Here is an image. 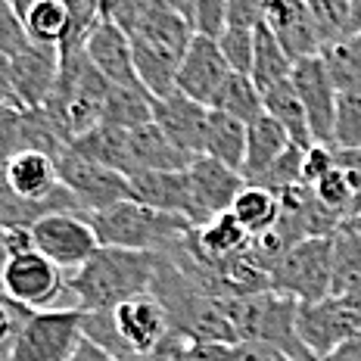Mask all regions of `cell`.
Returning a JSON list of instances; mask_svg holds the SVG:
<instances>
[{"label": "cell", "instance_id": "obj_1", "mask_svg": "<svg viewBox=\"0 0 361 361\" xmlns=\"http://www.w3.org/2000/svg\"><path fill=\"white\" fill-rule=\"evenodd\" d=\"M156 255L100 246L78 271L69 274V290L78 312H112L125 299L147 293L153 283Z\"/></svg>", "mask_w": 361, "mask_h": 361}, {"label": "cell", "instance_id": "obj_2", "mask_svg": "<svg viewBox=\"0 0 361 361\" xmlns=\"http://www.w3.org/2000/svg\"><path fill=\"white\" fill-rule=\"evenodd\" d=\"M109 90L112 85L90 66V59L81 50V54L63 59L59 78L50 97L44 100L41 112L50 118L59 137L72 144L103 122V106H106Z\"/></svg>", "mask_w": 361, "mask_h": 361}, {"label": "cell", "instance_id": "obj_3", "mask_svg": "<svg viewBox=\"0 0 361 361\" xmlns=\"http://www.w3.org/2000/svg\"><path fill=\"white\" fill-rule=\"evenodd\" d=\"M87 218L100 246H118V250L153 252V255L171 252L193 231V224L184 221V218L156 212V209L134 200H122L109 209L90 212Z\"/></svg>", "mask_w": 361, "mask_h": 361}, {"label": "cell", "instance_id": "obj_4", "mask_svg": "<svg viewBox=\"0 0 361 361\" xmlns=\"http://www.w3.org/2000/svg\"><path fill=\"white\" fill-rule=\"evenodd\" d=\"M224 312H228L240 343L271 345V349H281L299 361H314L296 330L299 302L287 293L262 290L250 293V296H231L224 299Z\"/></svg>", "mask_w": 361, "mask_h": 361}, {"label": "cell", "instance_id": "obj_5", "mask_svg": "<svg viewBox=\"0 0 361 361\" xmlns=\"http://www.w3.org/2000/svg\"><path fill=\"white\" fill-rule=\"evenodd\" d=\"M0 290L13 299V302L25 305L28 312H54V308H75L69 274L56 268L47 255L37 250L19 252L6 262Z\"/></svg>", "mask_w": 361, "mask_h": 361}, {"label": "cell", "instance_id": "obj_6", "mask_svg": "<svg viewBox=\"0 0 361 361\" xmlns=\"http://www.w3.org/2000/svg\"><path fill=\"white\" fill-rule=\"evenodd\" d=\"M334 287V237H305L293 243L274 268L271 290L296 302H321Z\"/></svg>", "mask_w": 361, "mask_h": 361}, {"label": "cell", "instance_id": "obj_7", "mask_svg": "<svg viewBox=\"0 0 361 361\" xmlns=\"http://www.w3.org/2000/svg\"><path fill=\"white\" fill-rule=\"evenodd\" d=\"M81 343H85V334H81L78 308L32 312L6 361H72Z\"/></svg>", "mask_w": 361, "mask_h": 361}, {"label": "cell", "instance_id": "obj_8", "mask_svg": "<svg viewBox=\"0 0 361 361\" xmlns=\"http://www.w3.org/2000/svg\"><path fill=\"white\" fill-rule=\"evenodd\" d=\"M109 321H112V330H116V358L122 361L147 355L165 336L175 334L165 305L149 290L116 305L109 312Z\"/></svg>", "mask_w": 361, "mask_h": 361}, {"label": "cell", "instance_id": "obj_9", "mask_svg": "<svg viewBox=\"0 0 361 361\" xmlns=\"http://www.w3.org/2000/svg\"><path fill=\"white\" fill-rule=\"evenodd\" d=\"M56 159V175L59 184L78 200L81 212H100V209H109L122 200H131V190H128V178L118 175L112 169H103V165L85 159L81 153H75L72 147H63L54 156Z\"/></svg>", "mask_w": 361, "mask_h": 361}, {"label": "cell", "instance_id": "obj_10", "mask_svg": "<svg viewBox=\"0 0 361 361\" xmlns=\"http://www.w3.org/2000/svg\"><path fill=\"white\" fill-rule=\"evenodd\" d=\"M32 240L35 250L47 255L56 268H63L66 274L78 271L85 262L100 250L90 218L85 212H54L44 215L32 224Z\"/></svg>", "mask_w": 361, "mask_h": 361}, {"label": "cell", "instance_id": "obj_11", "mask_svg": "<svg viewBox=\"0 0 361 361\" xmlns=\"http://www.w3.org/2000/svg\"><path fill=\"white\" fill-rule=\"evenodd\" d=\"M361 327V314L345 296H327L321 302H299L296 330L314 361L327 358Z\"/></svg>", "mask_w": 361, "mask_h": 361}, {"label": "cell", "instance_id": "obj_12", "mask_svg": "<svg viewBox=\"0 0 361 361\" xmlns=\"http://www.w3.org/2000/svg\"><path fill=\"white\" fill-rule=\"evenodd\" d=\"M290 85L296 90L299 103H302L308 128H312V140L314 144L334 147V109H336V85L327 75L324 59L308 56L293 63L290 69Z\"/></svg>", "mask_w": 361, "mask_h": 361}, {"label": "cell", "instance_id": "obj_13", "mask_svg": "<svg viewBox=\"0 0 361 361\" xmlns=\"http://www.w3.org/2000/svg\"><path fill=\"white\" fill-rule=\"evenodd\" d=\"M259 4L262 22L274 32L277 44L293 63L318 56L324 50V37H321L318 22H314L305 0H259Z\"/></svg>", "mask_w": 361, "mask_h": 361}, {"label": "cell", "instance_id": "obj_14", "mask_svg": "<svg viewBox=\"0 0 361 361\" xmlns=\"http://www.w3.org/2000/svg\"><path fill=\"white\" fill-rule=\"evenodd\" d=\"M231 75V66L224 63V54L218 47V41L212 37L193 35L190 47L184 50L175 75V90H180L184 97L209 106V100L215 97V90L221 87V81Z\"/></svg>", "mask_w": 361, "mask_h": 361}, {"label": "cell", "instance_id": "obj_15", "mask_svg": "<svg viewBox=\"0 0 361 361\" xmlns=\"http://www.w3.org/2000/svg\"><path fill=\"white\" fill-rule=\"evenodd\" d=\"M187 178H190L193 206H197V228L206 224L209 218L231 212L237 193L246 187L240 171L209 159V156H197V159L187 165Z\"/></svg>", "mask_w": 361, "mask_h": 361}, {"label": "cell", "instance_id": "obj_16", "mask_svg": "<svg viewBox=\"0 0 361 361\" xmlns=\"http://www.w3.org/2000/svg\"><path fill=\"white\" fill-rule=\"evenodd\" d=\"M209 106L184 97L180 90H171L165 97H153V122L159 131L190 159L202 156V134H206Z\"/></svg>", "mask_w": 361, "mask_h": 361}, {"label": "cell", "instance_id": "obj_17", "mask_svg": "<svg viewBox=\"0 0 361 361\" xmlns=\"http://www.w3.org/2000/svg\"><path fill=\"white\" fill-rule=\"evenodd\" d=\"M128 190L134 202L156 209L165 215H178L197 228V206H193L190 178L184 171H137L128 178Z\"/></svg>", "mask_w": 361, "mask_h": 361}, {"label": "cell", "instance_id": "obj_18", "mask_svg": "<svg viewBox=\"0 0 361 361\" xmlns=\"http://www.w3.org/2000/svg\"><path fill=\"white\" fill-rule=\"evenodd\" d=\"M59 50L44 44H28L19 56L10 59L13 87H16L19 109H41L59 78Z\"/></svg>", "mask_w": 361, "mask_h": 361}, {"label": "cell", "instance_id": "obj_19", "mask_svg": "<svg viewBox=\"0 0 361 361\" xmlns=\"http://www.w3.org/2000/svg\"><path fill=\"white\" fill-rule=\"evenodd\" d=\"M85 56L112 87H140L137 72H134L131 37L116 22H97V28L85 41Z\"/></svg>", "mask_w": 361, "mask_h": 361}, {"label": "cell", "instance_id": "obj_20", "mask_svg": "<svg viewBox=\"0 0 361 361\" xmlns=\"http://www.w3.org/2000/svg\"><path fill=\"white\" fill-rule=\"evenodd\" d=\"M128 37H131V44L149 47V50H156V54L171 56L180 63L184 50L190 47V41H193V25L184 16H178V13L149 4L147 13L140 16V22L128 32Z\"/></svg>", "mask_w": 361, "mask_h": 361}, {"label": "cell", "instance_id": "obj_21", "mask_svg": "<svg viewBox=\"0 0 361 361\" xmlns=\"http://www.w3.org/2000/svg\"><path fill=\"white\" fill-rule=\"evenodd\" d=\"M4 175L6 184L13 187V193L25 202H50L63 193V184H59L56 175V159L47 153H37V149H25V153L13 156L4 165Z\"/></svg>", "mask_w": 361, "mask_h": 361}, {"label": "cell", "instance_id": "obj_22", "mask_svg": "<svg viewBox=\"0 0 361 361\" xmlns=\"http://www.w3.org/2000/svg\"><path fill=\"white\" fill-rule=\"evenodd\" d=\"M293 147V140L287 137L281 125L271 116H259L246 131V159H243V175L246 184H262L265 175L274 169V162Z\"/></svg>", "mask_w": 361, "mask_h": 361}, {"label": "cell", "instance_id": "obj_23", "mask_svg": "<svg viewBox=\"0 0 361 361\" xmlns=\"http://www.w3.org/2000/svg\"><path fill=\"white\" fill-rule=\"evenodd\" d=\"M250 240H252L250 231H246L231 212H221V215L209 218L206 224H200V228L190 231L193 250H197L202 259H206L209 265H215V268L243 252L246 246H250Z\"/></svg>", "mask_w": 361, "mask_h": 361}, {"label": "cell", "instance_id": "obj_24", "mask_svg": "<svg viewBox=\"0 0 361 361\" xmlns=\"http://www.w3.org/2000/svg\"><path fill=\"white\" fill-rule=\"evenodd\" d=\"M75 153H81L85 159L103 165V169H112L118 175L131 178L134 175V159H131V131H122V128L112 125H97L90 128L87 134H81L78 140L69 144Z\"/></svg>", "mask_w": 361, "mask_h": 361}, {"label": "cell", "instance_id": "obj_25", "mask_svg": "<svg viewBox=\"0 0 361 361\" xmlns=\"http://www.w3.org/2000/svg\"><path fill=\"white\" fill-rule=\"evenodd\" d=\"M131 159L137 171H184L193 159L171 144L156 122H147L131 131Z\"/></svg>", "mask_w": 361, "mask_h": 361}, {"label": "cell", "instance_id": "obj_26", "mask_svg": "<svg viewBox=\"0 0 361 361\" xmlns=\"http://www.w3.org/2000/svg\"><path fill=\"white\" fill-rule=\"evenodd\" d=\"M246 131H250V125H243L240 118L209 109L206 134H202V156L240 171L246 159Z\"/></svg>", "mask_w": 361, "mask_h": 361}, {"label": "cell", "instance_id": "obj_27", "mask_svg": "<svg viewBox=\"0 0 361 361\" xmlns=\"http://www.w3.org/2000/svg\"><path fill=\"white\" fill-rule=\"evenodd\" d=\"M262 106H265V116L274 118L296 147L308 149L314 144L312 128H308V116H305L302 103H299L296 90H293V85H290V78L281 81V85H274L271 90H265V94H262Z\"/></svg>", "mask_w": 361, "mask_h": 361}, {"label": "cell", "instance_id": "obj_28", "mask_svg": "<svg viewBox=\"0 0 361 361\" xmlns=\"http://www.w3.org/2000/svg\"><path fill=\"white\" fill-rule=\"evenodd\" d=\"M290 69H293V59L283 54V47L277 44L274 32L265 25V22H259L255 25V44H252V69H250V78L252 85L265 94L274 85H281V81L290 78Z\"/></svg>", "mask_w": 361, "mask_h": 361}, {"label": "cell", "instance_id": "obj_29", "mask_svg": "<svg viewBox=\"0 0 361 361\" xmlns=\"http://www.w3.org/2000/svg\"><path fill=\"white\" fill-rule=\"evenodd\" d=\"M231 215L250 231V237H259L271 231L281 218V193L271 190V187L262 184H246L243 190L237 193L234 206H231Z\"/></svg>", "mask_w": 361, "mask_h": 361}, {"label": "cell", "instance_id": "obj_30", "mask_svg": "<svg viewBox=\"0 0 361 361\" xmlns=\"http://www.w3.org/2000/svg\"><path fill=\"white\" fill-rule=\"evenodd\" d=\"M209 109L224 112V116H234L243 125H252L259 116H265L262 90L252 85L250 75H240V72H231L228 78L221 81V87H218L215 97L209 100Z\"/></svg>", "mask_w": 361, "mask_h": 361}, {"label": "cell", "instance_id": "obj_31", "mask_svg": "<svg viewBox=\"0 0 361 361\" xmlns=\"http://www.w3.org/2000/svg\"><path fill=\"white\" fill-rule=\"evenodd\" d=\"M153 122V97L144 87H112L103 106V125L134 131V128Z\"/></svg>", "mask_w": 361, "mask_h": 361}, {"label": "cell", "instance_id": "obj_32", "mask_svg": "<svg viewBox=\"0 0 361 361\" xmlns=\"http://www.w3.org/2000/svg\"><path fill=\"white\" fill-rule=\"evenodd\" d=\"M361 287V240L345 228H336L334 234V287L330 296H345V293Z\"/></svg>", "mask_w": 361, "mask_h": 361}, {"label": "cell", "instance_id": "obj_33", "mask_svg": "<svg viewBox=\"0 0 361 361\" xmlns=\"http://www.w3.org/2000/svg\"><path fill=\"white\" fill-rule=\"evenodd\" d=\"M334 147L336 149H358L361 147V81L336 90Z\"/></svg>", "mask_w": 361, "mask_h": 361}, {"label": "cell", "instance_id": "obj_34", "mask_svg": "<svg viewBox=\"0 0 361 361\" xmlns=\"http://www.w3.org/2000/svg\"><path fill=\"white\" fill-rule=\"evenodd\" d=\"M321 59H324L327 75L334 78L336 90L358 85L361 81V35H345L340 41L327 44L321 50Z\"/></svg>", "mask_w": 361, "mask_h": 361}, {"label": "cell", "instance_id": "obj_35", "mask_svg": "<svg viewBox=\"0 0 361 361\" xmlns=\"http://www.w3.org/2000/svg\"><path fill=\"white\" fill-rule=\"evenodd\" d=\"M66 6V37L59 44V59L66 56H75L85 50V41L87 35L97 28L100 22V4L97 0H63Z\"/></svg>", "mask_w": 361, "mask_h": 361}, {"label": "cell", "instance_id": "obj_36", "mask_svg": "<svg viewBox=\"0 0 361 361\" xmlns=\"http://www.w3.org/2000/svg\"><path fill=\"white\" fill-rule=\"evenodd\" d=\"M314 190V200L321 202V206L327 209V212H334L340 221L352 215V202H355V190H352V184L345 180V175L340 169H330L324 178L318 180V184L312 187Z\"/></svg>", "mask_w": 361, "mask_h": 361}, {"label": "cell", "instance_id": "obj_37", "mask_svg": "<svg viewBox=\"0 0 361 361\" xmlns=\"http://www.w3.org/2000/svg\"><path fill=\"white\" fill-rule=\"evenodd\" d=\"M252 44H255V28H224V35L218 37V47L224 54V63L231 66V72L250 75L252 69Z\"/></svg>", "mask_w": 361, "mask_h": 361}, {"label": "cell", "instance_id": "obj_38", "mask_svg": "<svg viewBox=\"0 0 361 361\" xmlns=\"http://www.w3.org/2000/svg\"><path fill=\"white\" fill-rule=\"evenodd\" d=\"M28 318H32V312H28L25 305L13 302V299L6 296L4 290H0V361L10 358L13 343H16L19 330L25 327Z\"/></svg>", "mask_w": 361, "mask_h": 361}, {"label": "cell", "instance_id": "obj_39", "mask_svg": "<svg viewBox=\"0 0 361 361\" xmlns=\"http://www.w3.org/2000/svg\"><path fill=\"white\" fill-rule=\"evenodd\" d=\"M190 25H193V35L218 41L224 35V28H228V4L224 0H197Z\"/></svg>", "mask_w": 361, "mask_h": 361}, {"label": "cell", "instance_id": "obj_40", "mask_svg": "<svg viewBox=\"0 0 361 361\" xmlns=\"http://www.w3.org/2000/svg\"><path fill=\"white\" fill-rule=\"evenodd\" d=\"M28 44H32V37H28L25 25H22L19 13L13 10V4L0 0V54L13 59V56H19Z\"/></svg>", "mask_w": 361, "mask_h": 361}, {"label": "cell", "instance_id": "obj_41", "mask_svg": "<svg viewBox=\"0 0 361 361\" xmlns=\"http://www.w3.org/2000/svg\"><path fill=\"white\" fill-rule=\"evenodd\" d=\"M330 169H336L334 162V147H324V144H312L302 156V184L305 187H314L321 178L327 175Z\"/></svg>", "mask_w": 361, "mask_h": 361}, {"label": "cell", "instance_id": "obj_42", "mask_svg": "<svg viewBox=\"0 0 361 361\" xmlns=\"http://www.w3.org/2000/svg\"><path fill=\"white\" fill-rule=\"evenodd\" d=\"M190 343L193 340H187V336L171 334V336H165V340L156 345L153 352H147V355H137V358H131V361H187V355H190Z\"/></svg>", "mask_w": 361, "mask_h": 361}, {"label": "cell", "instance_id": "obj_43", "mask_svg": "<svg viewBox=\"0 0 361 361\" xmlns=\"http://www.w3.org/2000/svg\"><path fill=\"white\" fill-rule=\"evenodd\" d=\"M228 4V28H252L262 22L259 0H224Z\"/></svg>", "mask_w": 361, "mask_h": 361}, {"label": "cell", "instance_id": "obj_44", "mask_svg": "<svg viewBox=\"0 0 361 361\" xmlns=\"http://www.w3.org/2000/svg\"><path fill=\"white\" fill-rule=\"evenodd\" d=\"M231 361H299V358H293L281 349H271V345L237 343V345H231Z\"/></svg>", "mask_w": 361, "mask_h": 361}, {"label": "cell", "instance_id": "obj_45", "mask_svg": "<svg viewBox=\"0 0 361 361\" xmlns=\"http://www.w3.org/2000/svg\"><path fill=\"white\" fill-rule=\"evenodd\" d=\"M334 162L336 169L345 175V180L352 184V190H355V197L361 193V147L358 149H336L334 147Z\"/></svg>", "mask_w": 361, "mask_h": 361}, {"label": "cell", "instance_id": "obj_46", "mask_svg": "<svg viewBox=\"0 0 361 361\" xmlns=\"http://www.w3.org/2000/svg\"><path fill=\"white\" fill-rule=\"evenodd\" d=\"M0 106H6V109H19L16 87H13L10 56H4V54H0Z\"/></svg>", "mask_w": 361, "mask_h": 361}, {"label": "cell", "instance_id": "obj_47", "mask_svg": "<svg viewBox=\"0 0 361 361\" xmlns=\"http://www.w3.org/2000/svg\"><path fill=\"white\" fill-rule=\"evenodd\" d=\"M321 361H361V327L343 345H336V349L330 352L327 358H321Z\"/></svg>", "mask_w": 361, "mask_h": 361}, {"label": "cell", "instance_id": "obj_48", "mask_svg": "<svg viewBox=\"0 0 361 361\" xmlns=\"http://www.w3.org/2000/svg\"><path fill=\"white\" fill-rule=\"evenodd\" d=\"M72 361H122V358H116V355H109V352H103L100 345H94V343H81L78 345V352L72 355Z\"/></svg>", "mask_w": 361, "mask_h": 361}, {"label": "cell", "instance_id": "obj_49", "mask_svg": "<svg viewBox=\"0 0 361 361\" xmlns=\"http://www.w3.org/2000/svg\"><path fill=\"white\" fill-rule=\"evenodd\" d=\"M345 35H361V0H349V22Z\"/></svg>", "mask_w": 361, "mask_h": 361}, {"label": "cell", "instance_id": "obj_50", "mask_svg": "<svg viewBox=\"0 0 361 361\" xmlns=\"http://www.w3.org/2000/svg\"><path fill=\"white\" fill-rule=\"evenodd\" d=\"M340 228H345V231H352V234H355V237L361 240V215H349V218H345V221L340 224Z\"/></svg>", "mask_w": 361, "mask_h": 361}, {"label": "cell", "instance_id": "obj_51", "mask_svg": "<svg viewBox=\"0 0 361 361\" xmlns=\"http://www.w3.org/2000/svg\"><path fill=\"white\" fill-rule=\"evenodd\" d=\"M6 262H10V252H6V246H4V228H0V281H4V268H6Z\"/></svg>", "mask_w": 361, "mask_h": 361}, {"label": "cell", "instance_id": "obj_52", "mask_svg": "<svg viewBox=\"0 0 361 361\" xmlns=\"http://www.w3.org/2000/svg\"><path fill=\"white\" fill-rule=\"evenodd\" d=\"M345 299H349V302L355 305V312L361 314V287H358V290H352V293H345Z\"/></svg>", "mask_w": 361, "mask_h": 361}, {"label": "cell", "instance_id": "obj_53", "mask_svg": "<svg viewBox=\"0 0 361 361\" xmlns=\"http://www.w3.org/2000/svg\"><path fill=\"white\" fill-rule=\"evenodd\" d=\"M352 215H361V193L355 197V202H352Z\"/></svg>", "mask_w": 361, "mask_h": 361}, {"label": "cell", "instance_id": "obj_54", "mask_svg": "<svg viewBox=\"0 0 361 361\" xmlns=\"http://www.w3.org/2000/svg\"><path fill=\"white\" fill-rule=\"evenodd\" d=\"M6 4H16V0H6Z\"/></svg>", "mask_w": 361, "mask_h": 361}, {"label": "cell", "instance_id": "obj_55", "mask_svg": "<svg viewBox=\"0 0 361 361\" xmlns=\"http://www.w3.org/2000/svg\"><path fill=\"white\" fill-rule=\"evenodd\" d=\"M4 109H6V106H0V112H4Z\"/></svg>", "mask_w": 361, "mask_h": 361}]
</instances>
